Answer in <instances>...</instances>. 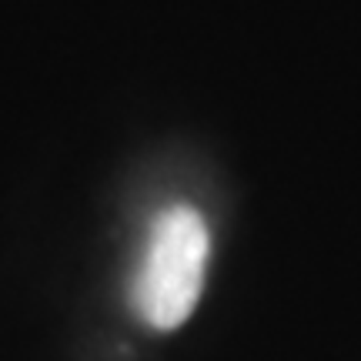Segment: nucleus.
Masks as SVG:
<instances>
[{"mask_svg": "<svg viewBox=\"0 0 361 361\" xmlns=\"http://www.w3.org/2000/svg\"><path fill=\"white\" fill-rule=\"evenodd\" d=\"M207 251V224L194 207L174 204L157 214L147 238L141 278L134 288L137 311L151 328L171 331L184 324L204 288Z\"/></svg>", "mask_w": 361, "mask_h": 361, "instance_id": "1", "label": "nucleus"}]
</instances>
